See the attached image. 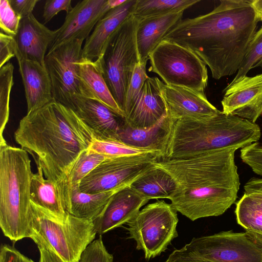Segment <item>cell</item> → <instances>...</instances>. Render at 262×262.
<instances>
[{
	"mask_svg": "<svg viewBox=\"0 0 262 262\" xmlns=\"http://www.w3.org/2000/svg\"><path fill=\"white\" fill-rule=\"evenodd\" d=\"M16 42L15 37L0 33V68L15 57Z\"/></svg>",
	"mask_w": 262,
	"mask_h": 262,
	"instance_id": "cell-39",
	"label": "cell"
},
{
	"mask_svg": "<svg viewBox=\"0 0 262 262\" xmlns=\"http://www.w3.org/2000/svg\"><path fill=\"white\" fill-rule=\"evenodd\" d=\"M173 119L163 159H176L201 151L229 147L242 149L258 142L261 135L260 128L256 123L226 115L220 111L205 118Z\"/></svg>",
	"mask_w": 262,
	"mask_h": 262,
	"instance_id": "cell-4",
	"label": "cell"
},
{
	"mask_svg": "<svg viewBox=\"0 0 262 262\" xmlns=\"http://www.w3.org/2000/svg\"><path fill=\"white\" fill-rule=\"evenodd\" d=\"M199 0H137L133 15L138 19L186 10Z\"/></svg>",
	"mask_w": 262,
	"mask_h": 262,
	"instance_id": "cell-30",
	"label": "cell"
},
{
	"mask_svg": "<svg viewBox=\"0 0 262 262\" xmlns=\"http://www.w3.org/2000/svg\"><path fill=\"white\" fill-rule=\"evenodd\" d=\"M148 77L146 65L139 62L135 67L126 93L124 108L125 116V113L140 94L141 89Z\"/></svg>",
	"mask_w": 262,
	"mask_h": 262,
	"instance_id": "cell-35",
	"label": "cell"
},
{
	"mask_svg": "<svg viewBox=\"0 0 262 262\" xmlns=\"http://www.w3.org/2000/svg\"><path fill=\"white\" fill-rule=\"evenodd\" d=\"M262 59V26L256 32L249 44L240 68L229 84L234 83L246 76L248 72Z\"/></svg>",
	"mask_w": 262,
	"mask_h": 262,
	"instance_id": "cell-32",
	"label": "cell"
},
{
	"mask_svg": "<svg viewBox=\"0 0 262 262\" xmlns=\"http://www.w3.org/2000/svg\"><path fill=\"white\" fill-rule=\"evenodd\" d=\"M240 157L254 173L262 176V144L257 142L242 148Z\"/></svg>",
	"mask_w": 262,
	"mask_h": 262,
	"instance_id": "cell-37",
	"label": "cell"
},
{
	"mask_svg": "<svg viewBox=\"0 0 262 262\" xmlns=\"http://www.w3.org/2000/svg\"><path fill=\"white\" fill-rule=\"evenodd\" d=\"M15 53L25 89L27 113H29L54 100L51 81L45 66L23 57L17 45Z\"/></svg>",
	"mask_w": 262,
	"mask_h": 262,
	"instance_id": "cell-20",
	"label": "cell"
},
{
	"mask_svg": "<svg viewBox=\"0 0 262 262\" xmlns=\"http://www.w3.org/2000/svg\"><path fill=\"white\" fill-rule=\"evenodd\" d=\"M121 189L91 194L81 192L79 185H75L64 192L62 198L68 213L77 217L93 221L112 195Z\"/></svg>",
	"mask_w": 262,
	"mask_h": 262,
	"instance_id": "cell-24",
	"label": "cell"
},
{
	"mask_svg": "<svg viewBox=\"0 0 262 262\" xmlns=\"http://www.w3.org/2000/svg\"><path fill=\"white\" fill-rule=\"evenodd\" d=\"M177 211L171 204L158 200L146 205L127 223L129 238L136 243L149 260L165 252L178 236Z\"/></svg>",
	"mask_w": 262,
	"mask_h": 262,
	"instance_id": "cell-10",
	"label": "cell"
},
{
	"mask_svg": "<svg viewBox=\"0 0 262 262\" xmlns=\"http://www.w3.org/2000/svg\"><path fill=\"white\" fill-rule=\"evenodd\" d=\"M14 66L9 62L0 68V144L6 142L3 136L8 121L9 100L13 85Z\"/></svg>",
	"mask_w": 262,
	"mask_h": 262,
	"instance_id": "cell-31",
	"label": "cell"
},
{
	"mask_svg": "<svg viewBox=\"0 0 262 262\" xmlns=\"http://www.w3.org/2000/svg\"><path fill=\"white\" fill-rule=\"evenodd\" d=\"M83 41L76 39L65 43L48 52L45 58L53 99L69 108L74 97L96 99L78 73L76 63L82 57Z\"/></svg>",
	"mask_w": 262,
	"mask_h": 262,
	"instance_id": "cell-12",
	"label": "cell"
},
{
	"mask_svg": "<svg viewBox=\"0 0 262 262\" xmlns=\"http://www.w3.org/2000/svg\"><path fill=\"white\" fill-rule=\"evenodd\" d=\"M111 9L108 0H84L78 2L67 14L62 25L49 51L76 39L84 40L98 21Z\"/></svg>",
	"mask_w": 262,
	"mask_h": 262,
	"instance_id": "cell-13",
	"label": "cell"
},
{
	"mask_svg": "<svg viewBox=\"0 0 262 262\" xmlns=\"http://www.w3.org/2000/svg\"><path fill=\"white\" fill-rule=\"evenodd\" d=\"M56 36V30H50L32 14L21 19L15 38L18 50L23 57L45 66L46 52Z\"/></svg>",
	"mask_w": 262,
	"mask_h": 262,
	"instance_id": "cell-21",
	"label": "cell"
},
{
	"mask_svg": "<svg viewBox=\"0 0 262 262\" xmlns=\"http://www.w3.org/2000/svg\"><path fill=\"white\" fill-rule=\"evenodd\" d=\"M39 252V262H64L54 252L40 244H36Z\"/></svg>",
	"mask_w": 262,
	"mask_h": 262,
	"instance_id": "cell-42",
	"label": "cell"
},
{
	"mask_svg": "<svg viewBox=\"0 0 262 262\" xmlns=\"http://www.w3.org/2000/svg\"><path fill=\"white\" fill-rule=\"evenodd\" d=\"M185 10L138 19L136 42L140 62L146 65L151 52L182 20Z\"/></svg>",
	"mask_w": 262,
	"mask_h": 262,
	"instance_id": "cell-23",
	"label": "cell"
},
{
	"mask_svg": "<svg viewBox=\"0 0 262 262\" xmlns=\"http://www.w3.org/2000/svg\"><path fill=\"white\" fill-rule=\"evenodd\" d=\"M149 201L130 186L119 190L93 221L97 234L102 235L127 224Z\"/></svg>",
	"mask_w": 262,
	"mask_h": 262,
	"instance_id": "cell-17",
	"label": "cell"
},
{
	"mask_svg": "<svg viewBox=\"0 0 262 262\" xmlns=\"http://www.w3.org/2000/svg\"><path fill=\"white\" fill-rule=\"evenodd\" d=\"M237 149L209 150L155 162L177 183L168 199L177 212L194 221L221 215L235 203L240 186L235 162Z\"/></svg>",
	"mask_w": 262,
	"mask_h": 262,
	"instance_id": "cell-2",
	"label": "cell"
},
{
	"mask_svg": "<svg viewBox=\"0 0 262 262\" xmlns=\"http://www.w3.org/2000/svg\"><path fill=\"white\" fill-rule=\"evenodd\" d=\"M258 21L251 1L222 0L207 14L182 19L162 40L193 52L218 80L238 71Z\"/></svg>",
	"mask_w": 262,
	"mask_h": 262,
	"instance_id": "cell-1",
	"label": "cell"
},
{
	"mask_svg": "<svg viewBox=\"0 0 262 262\" xmlns=\"http://www.w3.org/2000/svg\"><path fill=\"white\" fill-rule=\"evenodd\" d=\"M32 174L26 150L0 144V227L14 242L32 236Z\"/></svg>",
	"mask_w": 262,
	"mask_h": 262,
	"instance_id": "cell-5",
	"label": "cell"
},
{
	"mask_svg": "<svg viewBox=\"0 0 262 262\" xmlns=\"http://www.w3.org/2000/svg\"><path fill=\"white\" fill-rule=\"evenodd\" d=\"M235 213L246 231L262 234V192H244L236 203Z\"/></svg>",
	"mask_w": 262,
	"mask_h": 262,
	"instance_id": "cell-28",
	"label": "cell"
},
{
	"mask_svg": "<svg viewBox=\"0 0 262 262\" xmlns=\"http://www.w3.org/2000/svg\"><path fill=\"white\" fill-rule=\"evenodd\" d=\"M0 262H35L26 256L13 246L2 244L0 248Z\"/></svg>",
	"mask_w": 262,
	"mask_h": 262,
	"instance_id": "cell-40",
	"label": "cell"
},
{
	"mask_svg": "<svg viewBox=\"0 0 262 262\" xmlns=\"http://www.w3.org/2000/svg\"><path fill=\"white\" fill-rule=\"evenodd\" d=\"M199 259L210 262H262V247L246 233L223 231L194 237L167 260Z\"/></svg>",
	"mask_w": 262,
	"mask_h": 262,
	"instance_id": "cell-8",
	"label": "cell"
},
{
	"mask_svg": "<svg viewBox=\"0 0 262 262\" xmlns=\"http://www.w3.org/2000/svg\"><path fill=\"white\" fill-rule=\"evenodd\" d=\"M130 187L150 200L168 199L176 190L177 185L168 172L154 165L133 182Z\"/></svg>",
	"mask_w": 262,
	"mask_h": 262,
	"instance_id": "cell-27",
	"label": "cell"
},
{
	"mask_svg": "<svg viewBox=\"0 0 262 262\" xmlns=\"http://www.w3.org/2000/svg\"><path fill=\"white\" fill-rule=\"evenodd\" d=\"M246 234L253 242L262 247V234L246 231Z\"/></svg>",
	"mask_w": 262,
	"mask_h": 262,
	"instance_id": "cell-45",
	"label": "cell"
},
{
	"mask_svg": "<svg viewBox=\"0 0 262 262\" xmlns=\"http://www.w3.org/2000/svg\"><path fill=\"white\" fill-rule=\"evenodd\" d=\"M150 72L164 83L204 92L208 83L206 64L193 52L174 42L162 40L149 58Z\"/></svg>",
	"mask_w": 262,
	"mask_h": 262,
	"instance_id": "cell-9",
	"label": "cell"
},
{
	"mask_svg": "<svg viewBox=\"0 0 262 262\" xmlns=\"http://www.w3.org/2000/svg\"><path fill=\"white\" fill-rule=\"evenodd\" d=\"M251 5L255 12L258 21H262V0H252Z\"/></svg>",
	"mask_w": 262,
	"mask_h": 262,
	"instance_id": "cell-44",
	"label": "cell"
},
{
	"mask_svg": "<svg viewBox=\"0 0 262 262\" xmlns=\"http://www.w3.org/2000/svg\"><path fill=\"white\" fill-rule=\"evenodd\" d=\"M221 101L222 112L255 123L262 115V73L229 84Z\"/></svg>",
	"mask_w": 262,
	"mask_h": 262,
	"instance_id": "cell-14",
	"label": "cell"
},
{
	"mask_svg": "<svg viewBox=\"0 0 262 262\" xmlns=\"http://www.w3.org/2000/svg\"><path fill=\"white\" fill-rule=\"evenodd\" d=\"M69 108L90 128L97 140L116 141L119 132L127 123L125 116L96 99L74 97Z\"/></svg>",
	"mask_w": 262,
	"mask_h": 262,
	"instance_id": "cell-15",
	"label": "cell"
},
{
	"mask_svg": "<svg viewBox=\"0 0 262 262\" xmlns=\"http://www.w3.org/2000/svg\"><path fill=\"white\" fill-rule=\"evenodd\" d=\"M166 113L156 78L148 77L125 113V118L132 127L146 128L156 124Z\"/></svg>",
	"mask_w": 262,
	"mask_h": 262,
	"instance_id": "cell-19",
	"label": "cell"
},
{
	"mask_svg": "<svg viewBox=\"0 0 262 262\" xmlns=\"http://www.w3.org/2000/svg\"><path fill=\"white\" fill-rule=\"evenodd\" d=\"M258 67H260L262 68V59L254 66V68Z\"/></svg>",
	"mask_w": 262,
	"mask_h": 262,
	"instance_id": "cell-48",
	"label": "cell"
},
{
	"mask_svg": "<svg viewBox=\"0 0 262 262\" xmlns=\"http://www.w3.org/2000/svg\"><path fill=\"white\" fill-rule=\"evenodd\" d=\"M71 2V0H47L43 6V23L50 21L61 11H65L68 14L73 9Z\"/></svg>",
	"mask_w": 262,
	"mask_h": 262,
	"instance_id": "cell-38",
	"label": "cell"
},
{
	"mask_svg": "<svg viewBox=\"0 0 262 262\" xmlns=\"http://www.w3.org/2000/svg\"><path fill=\"white\" fill-rule=\"evenodd\" d=\"M89 148L109 157H121L151 152L127 146L117 141L94 139Z\"/></svg>",
	"mask_w": 262,
	"mask_h": 262,
	"instance_id": "cell-33",
	"label": "cell"
},
{
	"mask_svg": "<svg viewBox=\"0 0 262 262\" xmlns=\"http://www.w3.org/2000/svg\"><path fill=\"white\" fill-rule=\"evenodd\" d=\"M21 20V17L12 9L9 1H0V28L1 32L15 37Z\"/></svg>",
	"mask_w": 262,
	"mask_h": 262,
	"instance_id": "cell-34",
	"label": "cell"
},
{
	"mask_svg": "<svg viewBox=\"0 0 262 262\" xmlns=\"http://www.w3.org/2000/svg\"><path fill=\"white\" fill-rule=\"evenodd\" d=\"M12 9L21 18L31 14L39 0H8Z\"/></svg>",
	"mask_w": 262,
	"mask_h": 262,
	"instance_id": "cell-41",
	"label": "cell"
},
{
	"mask_svg": "<svg viewBox=\"0 0 262 262\" xmlns=\"http://www.w3.org/2000/svg\"><path fill=\"white\" fill-rule=\"evenodd\" d=\"M173 121V118L167 112L156 124L149 128H133L127 123L119 132L116 141L132 147L159 152L163 158Z\"/></svg>",
	"mask_w": 262,
	"mask_h": 262,
	"instance_id": "cell-22",
	"label": "cell"
},
{
	"mask_svg": "<svg viewBox=\"0 0 262 262\" xmlns=\"http://www.w3.org/2000/svg\"><path fill=\"white\" fill-rule=\"evenodd\" d=\"M76 64L80 79L90 89L95 99L125 116L107 85L103 74L101 59L91 60L81 57Z\"/></svg>",
	"mask_w": 262,
	"mask_h": 262,
	"instance_id": "cell-26",
	"label": "cell"
},
{
	"mask_svg": "<svg viewBox=\"0 0 262 262\" xmlns=\"http://www.w3.org/2000/svg\"><path fill=\"white\" fill-rule=\"evenodd\" d=\"M33 173L30 184V200L60 219L67 216L59 183L43 177L41 168Z\"/></svg>",
	"mask_w": 262,
	"mask_h": 262,
	"instance_id": "cell-25",
	"label": "cell"
},
{
	"mask_svg": "<svg viewBox=\"0 0 262 262\" xmlns=\"http://www.w3.org/2000/svg\"><path fill=\"white\" fill-rule=\"evenodd\" d=\"M138 21L131 14L112 36L103 56L100 58L107 85L123 112L133 73L136 64L140 62L136 42Z\"/></svg>",
	"mask_w": 262,
	"mask_h": 262,
	"instance_id": "cell-7",
	"label": "cell"
},
{
	"mask_svg": "<svg viewBox=\"0 0 262 262\" xmlns=\"http://www.w3.org/2000/svg\"><path fill=\"white\" fill-rule=\"evenodd\" d=\"M245 193L262 192V178H253L244 185Z\"/></svg>",
	"mask_w": 262,
	"mask_h": 262,
	"instance_id": "cell-43",
	"label": "cell"
},
{
	"mask_svg": "<svg viewBox=\"0 0 262 262\" xmlns=\"http://www.w3.org/2000/svg\"><path fill=\"white\" fill-rule=\"evenodd\" d=\"M16 142L34 157L46 179L63 182L94 135L70 108L53 100L27 113L14 133Z\"/></svg>",
	"mask_w": 262,
	"mask_h": 262,
	"instance_id": "cell-3",
	"label": "cell"
},
{
	"mask_svg": "<svg viewBox=\"0 0 262 262\" xmlns=\"http://www.w3.org/2000/svg\"><path fill=\"white\" fill-rule=\"evenodd\" d=\"M161 158L159 152L151 151L107 158L81 180L79 189L93 194L130 186Z\"/></svg>",
	"mask_w": 262,
	"mask_h": 262,
	"instance_id": "cell-11",
	"label": "cell"
},
{
	"mask_svg": "<svg viewBox=\"0 0 262 262\" xmlns=\"http://www.w3.org/2000/svg\"><path fill=\"white\" fill-rule=\"evenodd\" d=\"M126 0H108V4L111 9L117 7L123 3H124Z\"/></svg>",
	"mask_w": 262,
	"mask_h": 262,
	"instance_id": "cell-46",
	"label": "cell"
},
{
	"mask_svg": "<svg viewBox=\"0 0 262 262\" xmlns=\"http://www.w3.org/2000/svg\"><path fill=\"white\" fill-rule=\"evenodd\" d=\"M111 158L92 150H84L78 157L65 180L59 183L62 194L70 188L79 185L81 180L106 159Z\"/></svg>",
	"mask_w": 262,
	"mask_h": 262,
	"instance_id": "cell-29",
	"label": "cell"
},
{
	"mask_svg": "<svg viewBox=\"0 0 262 262\" xmlns=\"http://www.w3.org/2000/svg\"><path fill=\"white\" fill-rule=\"evenodd\" d=\"M32 236L58 255L64 262H79L97 232L93 221L68 213L60 219L31 201Z\"/></svg>",
	"mask_w": 262,
	"mask_h": 262,
	"instance_id": "cell-6",
	"label": "cell"
},
{
	"mask_svg": "<svg viewBox=\"0 0 262 262\" xmlns=\"http://www.w3.org/2000/svg\"><path fill=\"white\" fill-rule=\"evenodd\" d=\"M164 262H210L204 260L191 259H178L174 260H166Z\"/></svg>",
	"mask_w": 262,
	"mask_h": 262,
	"instance_id": "cell-47",
	"label": "cell"
},
{
	"mask_svg": "<svg viewBox=\"0 0 262 262\" xmlns=\"http://www.w3.org/2000/svg\"><path fill=\"white\" fill-rule=\"evenodd\" d=\"M137 0H126L120 6L111 9L97 23L85 39L82 58L96 60L101 58L114 33L133 14Z\"/></svg>",
	"mask_w": 262,
	"mask_h": 262,
	"instance_id": "cell-18",
	"label": "cell"
},
{
	"mask_svg": "<svg viewBox=\"0 0 262 262\" xmlns=\"http://www.w3.org/2000/svg\"><path fill=\"white\" fill-rule=\"evenodd\" d=\"M155 78L167 112L173 118H205L219 112L208 100L204 92L167 85Z\"/></svg>",
	"mask_w": 262,
	"mask_h": 262,
	"instance_id": "cell-16",
	"label": "cell"
},
{
	"mask_svg": "<svg viewBox=\"0 0 262 262\" xmlns=\"http://www.w3.org/2000/svg\"><path fill=\"white\" fill-rule=\"evenodd\" d=\"M112 254L107 250L101 235L92 242L82 253L79 262H113Z\"/></svg>",
	"mask_w": 262,
	"mask_h": 262,
	"instance_id": "cell-36",
	"label": "cell"
}]
</instances>
